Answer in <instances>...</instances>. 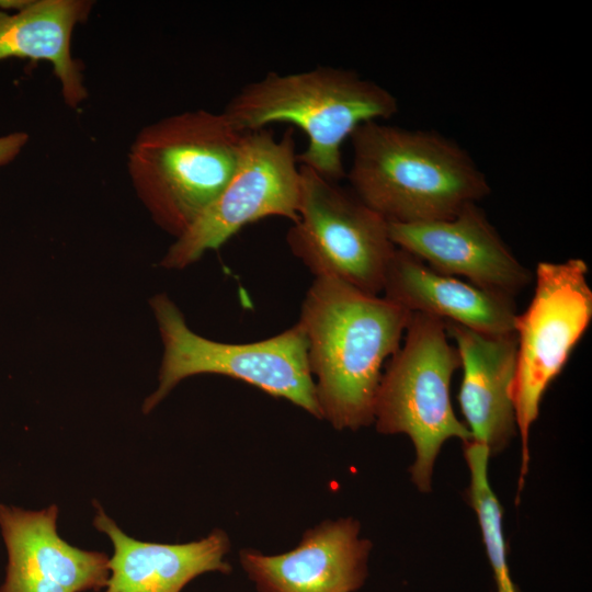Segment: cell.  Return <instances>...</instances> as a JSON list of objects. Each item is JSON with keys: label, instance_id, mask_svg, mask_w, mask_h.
Segmentation results:
<instances>
[{"label": "cell", "instance_id": "obj_3", "mask_svg": "<svg viewBox=\"0 0 592 592\" xmlns=\"http://www.w3.org/2000/svg\"><path fill=\"white\" fill-rule=\"evenodd\" d=\"M399 111L397 98L375 81L345 68L318 66L277 73L244 84L221 111L241 133L286 123L308 138L297 162L339 182L346 171L344 140L363 123L387 119Z\"/></svg>", "mask_w": 592, "mask_h": 592}, {"label": "cell", "instance_id": "obj_14", "mask_svg": "<svg viewBox=\"0 0 592 592\" xmlns=\"http://www.w3.org/2000/svg\"><path fill=\"white\" fill-rule=\"evenodd\" d=\"M93 525L113 545L103 592H182L202 573L231 570L225 560L230 542L220 530L184 544L141 542L125 534L102 506L96 509Z\"/></svg>", "mask_w": 592, "mask_h": 592}, {"label": "cell", "instance_id": "obj_1", "mask_svg": "<svg viewBox=\"0 0 592 592\" xmlns=\"http://www.w3.org/2000/svg\"><path fill=\"white\" fill-rule=\"evenodd\" d=\"M411 315L343 281L314 278L297 325L306 339L321 419L337 430L374 421L382 366L399 350Z\"/></svg>", "mask_w": 592, "mask_h": 592}, {"label": "cell", "instance_id": "obj_8", "mask_svg": "<svg viewBox=\"0 0 592 592\" xmlns=\"http://www.w3.org/2000/svg\"><path fill=\"white\" fill-rule=\"evenodd\" d=\"M582 259L539 262L533 298L517 314L512 399L522 442L520 483L527 473L530 429L549 384L561 372L592 319V289Z\"/></svg>", "mask_w": 592, "mask_h": 592}, {"label": "cell", "instance_id": "obj_15", "mask_svg": "<svg viewBox=\"0 0 592 592\" xmlns=\"http://www.w3.org/2000/svg\"><path fill=\"white\" fill-rule=\"evenodd\" d=\"M93 5L90 0H0V60L49 62L65 104L78 109L88 89L82 67L72 56L71 39Z\"/></svg>", "mask_w": 592, "mask_h": 592}, {"label": "cell", "instance_id": "obj_11", "mask_svg": "<svg viewBox=\"0 0 592 592\" xmlns=\"http://www.w3.org/2000/svg\"><path fill=\"white\" fill-rule=\"evenodd\" d=\"M58 506L25 510L0 503L7 566L0 592H84L104 589L110 557L62 539Z\"/></svg>", "mask_w": 592, "mask_h": 592}, {"label": "cell", "instance_id": "obj_6", "mask_svg": "<svg viewBox=\"0 0 592 592\" xmlns=\"http://www.w3.org/2000/svg\"><path fill=\"white\" fill-rule=\"evenodd\" d=\"M163 343L158 387L145 400L148 413L184 378L218 374L240 379L269 395L284 398L321 419L307 343L296 323L274 337L249 343H224L192 331L175 304L166 295L151 298Z\"/></svg>", "mask_w": 592, "mask_h": 592}, {"label": "cell", "instance_id": "obj_2", "mask_svg": "<svg viewBox=\"0 0 592 592\" xmlns=\"http://www.w3.org/2000/svg\"><path fill=\"white\" fill-rule=\"evenodd\" d=\"M350 138V190L388 223L449 219L491 191L470 155L437 132L368 121Z\"/></svg>", "mask_w": 592, "mask_h": 592}, {"label": "cell", "instance_id": "obj_4", "mask_svg": "<svg viewBox=\"0 0 592 592\" xmlns=\"http://www.w3.org/2000/svg\"><path fill=\"white\" fill-rule=\"evenodd\" d=\"M243 134L223 113L187 110L144 126L127 173L153 221L175 239L217 198L240 158Z\"/></svg>", "mask_w": 592, "mask_h": 592}, {"label": "cell", "instance_id": "obj_9", "mask_svg": "<svg viewBox=\"0 0 592 592\" xmlns=\"http://www.w3.org/2000/svg\"><path fill=\"white\" fill-rule=\"evenodd\" d=\"M293 129L276 139L272 129L243 134L238 166L221 193L171 244L166 269H184L216 250L242 227L269 216L298 218L300 170Z\"/></svg>", "mask_w": 592, "mask_h": 592}, {"label": "cell", "instance_id": "obj_5", "mask_svg": "<svg viewBox=\"0 0 592 592\" xmlns=\"http://www.w3.org/2000/svg\"><path fill=\"white\" fill-rule=\"evenodd\" d=\"M405 332L403 346L382 374L374 421L380 433H405L411 439L417 455L411 479L420 491H430L434 462L444 442L471 440L467 426L456 418L449 396L460 358L441 318L412 312Z\"/></svg>", "mask_w": 592, "mask_h": 592}, {"label": "cell", "instance_id": "obj_13", "mask_svg": "<svg viewBox=\"0 0 592 592\" xmlns=\"http://www.w3.org/2000/svg\"><path fill=\"white\" fill-rule=\"evenodd\" d=\"M460 358L458 400L471 441L490 456L508 446L516 432L512 386L516 369L515 332L488 334L445 321Z\"/></svg>", "mask_w": 592, "mask_h": 592}, {"label": "cell", "instance_id": "obj_17", "mask_svg": "<svg viewBox=\"0 0 592 592\" xmlns=\"http://www.w3.org/2000/svg\"><path fill=\"white\" fill-rule=\"evenodd\" d=\"M29 141V135L24 132H15L0 136V167L13 161Z\"/></svg>", "mask_w": 592, "mask_h": 592}, {"label": "cell", "instance_id": "obj_16", "mask_svg": "<svg viewBox=\"0 0 592 592\" xmlns=\"http://www.w3.org/2000/svg\"><path fill=\"white\" fill-rule=\"evenodd\" d=\"M382 293L410 312L431 315L488 334L514 332L517 312L513 298L441 274L398 248Z\"/></svg>", "mask_w": 592, "mask_h": 592}, {"label": "cell", "instance_id": "obj_12", "mask_svg": "<svg viewBox=\"0 0 592 592\" xmlns=\"http://www.w3.org/2000/svg\"><path fill=\"white\" fill-rule=\"evenodd\" d=\"M358 532L351 517L326 521L287 553L241 550L240 562L259 592H353L366 579L372 547Z\"/></svg>", "mask_w": 592, "mask_h": 592}, {"label": "cell", "instance_id": "obj_7", "mask_svg": "<svg viewBox=\"0 0 592 592\" xmlns=\"http://www.w3.org/2000/svg\"><path fill=\"white\" fill-rule=\"evenodd\" d=\"M298 218L286 242L315 277L343 281L379 295L397 249L389 224L351 190L300 166Z\"/></svg>", "mask_w": 592, "mask_h": 592}, {"label": "cell", "instance_id": "obj_10", "mask_svg": "<svg viewBox=\"0 0 592 592\" xmlns=\"http://www.w3.org/2000/svg\"><path fill=\"white\" fill-rule=\"evenodd\" d=\"M388 224L398 249L441 274L464 276L480 288L509 298L532 282L530 270L477 204L464 207L449 219Z\"/></svg>", "mask_w": 592, "mask_h": 592}]
</instances>
